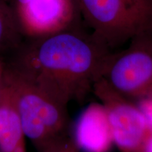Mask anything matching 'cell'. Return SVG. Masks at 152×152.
<instances>
[{"mask_svg": "<svg viewBox=\"0 0 152 152\" xmlns=\"http://www.w3.org/2000/svg\"><path fill=\"white\" fill-rule=\"evenodd\" d=\"M80 150L69 134L63 135L50 144L44 152H79Z\"/></svg>", "mask_w": 152, "mask_h": 152, "instance_id": "10", "label": "cell"}, {"mask_svg": "<svg viewBox=\"0 0 152 152\" xmlns=\"http://www.w3.org/2000/svg\"><path fill=\"white\" fill-rule=\"evenodd\" d=\"M92 92L105 108L113 143L121 152H142L150 132L137 103L114 90L101 77Z\"/></svg>", "mask_w": 152, "mask_h": 152, "instance_id": "5", "label": "cell"}, {"mask_svg": "<svg viewBox=\"0 0 152 152\" xmlns=\"http://www.w3.org/2000/svg\"><path fill=\"white\" fill-rule=\"evenodd\" d=\"M6 1H7V0H6Z\"/></svg>", "mask_w": 152, "mask_h": 152, "instance_id": "15", "label": "cell"}, {"mask_svg": "<svg viewBox=\"0 0 152 152\" xmlns=\"http://www.w3.org/2000/svg\"><path fill=\"white\" fill-rule=\"evenodd\" d=\"M111 49L81 26L26 38L5 68L63 103L82 102L102 77Z\"/></svg>", "mask_w": 152, "mask_h": 152, "instance_id": "1", "label": "cell"}, {"mask_svg": "<svg viewBox=\"0 0 152 152\" xmlns=\"http://www.w3.org/2000/svg\"><path fill=\"white\" fill-rule=\"evenodd\" d=\"M4 70H5V66L4 63L1 59H0V83L2 80L4 74Z\"/></svg>", "mask_w": 152, "mask_h": 152, "instance_id": "13", "label": "cell"}, {"mask_svg": "<svg viewBox=\"0 0 152 152\" xmlns=\"http://www.w3.org/2000/svg\"><path fill=\"white\" fill-rule=\"evenodd\" d=\"M25 39L10 4L0 0V59L14 54Z\"/></svg>", "mask_w": 152, "mask_h": 152, "instance_id": "9", "label": "cell"}, {"mask_svg": "<svg viewBox=\"0 0 152 152\" xmlns=\"http://www.w3.org/2000/svg\"><path fill=\"white\" fill-rule=\"evenodd\" d=\"M91 33L110 49L152 33V0H75Z\"/></svg>", "mask_w": 152, "mask_h": 152, "instance_id": "3", "label": "cell"}, {"mask_svg": "<svg viewBox=\"0 0 152 152\" xmlns=\"http://www.w3.org/2000/svg\"><path fill=\"white\" fill-rule=\"evenodd\" d=\"M25 38H37L81 26L75 0H7Z\"/></svg>", "mask_w": 152, "mask_h": 152, "instance_id": "6", "label": "cell"}, {"mask_svg": "<svg viewBox=\"0 0 152 152\" xmlns=\"http://www.w3.org/2000/svg\"><path fill=\"white\" fill-rule=\"evenodd\" d=\"M102 77L131 100L152 96V33L133 38L121 52H112Z\"/></svg>", "mask_w": 152, "mask_h": 152, "instance_id": "4", "label": "cell"}, {"mask_svg": "<svg viewBox=\"0 0 152 152\" xmlns=\"http://www.w3.org/2000/svg\"><path fill=\"white\" fill-rule=\"evenodd\" d=\"M142 152H152V131H150L144 142Z\"/></svg>", "mask_w": 152, "mask_h": 152, "instance_id": "12", "label": "cell"}, {"mask_svg": "<svg viewBox=\"0 0 152 152\" xmlns=\"http://www.w3.org/2000/svg\"><path fill=\"white\" fill-rule=\"evenodd\" d=\"M80 151L109 152L114 144L105 108L93 102L81 112L75 122L72 134Z\"/></svg>", "mask_w": 152, "mask_h": 152, "instance_id": "7", "label": "cell"}, {"mask_svg": "<svg viewBox=\"0 0 152 152\" xmlns=\"http://www.w3.org/2000/svg\"><path fill=\"white\" fill-rule=\"evenodd\" d=\"M3 80L10 87L26 137L39 152L68 133V104L63 103L5 68Z\"/></svg>", "mask_w": 152, "mask_h": 152, "instance_id": "2", "label": "cell"}, {"mask_svg": "<svg viewBox=\"0 0 152 152\" xmlns=\"http://www.w3.org/2000/svg\"><path fill=\"white\" fill-rule=\"evenodd\" d=\"M137 104L143 113L150 131H152V96L137 101Z\"/></svg>", "mask_w": 152, "mask_h": 152, "instance_id": "11", "label": "cell"}, {"mask_svg": "<svg viewBox=\"0 0 152 152\" xmlns=\"http://www.w3.org/2000/svg\"><path fill=\"white\" fill-rule=\"evenodd\" d=\"M1 82L0 83V95H1Z\"/></svg>", "mask_w": 152, "mask_h": 152, "instance_id": "14", "label": "cell"}, {"mask_svg": "<svg viewBox=\"0 0 152 152\" xmlns=\"http://www.w3.org/2000/svg\"><path fill=\"white\" fill-rule=\"evenodd\" d=\"M25 137L14 94L2 79L0 95V149L1 152H27Z\"/></svg>", "mask_w": 152, "mask_h": 152, "instance_id": "8", "label": "cell"}]
</instances>
